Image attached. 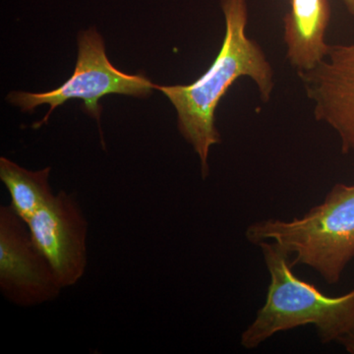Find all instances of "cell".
<instances>
[{
  "label": "cell",
  "mask_w": 354,
  "mask_h": 354,
  "mask_svg": "<svg viewBox=\"0 0 354 354\" xmlns=\"http://www.w3.org/2000/svg\"><path fill=\"white\" fill-rule=\"evenodd\" d=\"M225 34L220 53L199 79L189 85L158 86L174 104L177 127L199 157L203 178L209 176L212 147L221 143L216 111L221 100L239 78L247 77L268 102L274 88V72L260 44L247 36L246 0H221Z\"/></svg>",
  "instance_id": "1"
},
{
  "label": "cell",
  "mask_w": 354,
  "mask_h": 354,
  "mask_svg": "<svg viewBox=\"0 0 354 354\" xmlns=\"http://www.w3.org/2000/svg\"><path fill=\"white\" fill-rule=\"evenodd\" d=\"M270 274L264 305L242 332L245 349L259 348L278 333L312 325L322 344L354 354V288L341 297L324 295L292 272L290 254L272 241L258 244Z\"/></svg>",
  "instance_id": "2"
},
{
  "label": "cell",
  "mask_w": 354,
  "mask_h": 354,
  "mask_svg": "<svg viewBox=\"0 0 354 354\" xmlns=\"http://www.w3.org/2000/svg\"><path fill=\"white\" fill-rule=\"evenodd\" d=\"M247 241H272L311 268L329 285L341 281L354 259V184L337 183L321 204L290 221L268 218L247 227Z\"/></svg>",
  "instance_id": "3"
},
{
  "label": "cell",
  "mask_w": 354,
  "mask_h": 354,
  "mask_svg": "<svg viewBox=\"0 0 354 354\" xmlns=\"http://www.w3.org/2000/svg\"><path fill=\"white\" fill-rule=\"evenodd\" d=\"M156 84L145 74H127L111 64L106 57L104 39L91 28L78 36V57L73 74L60 87L44 93L12 92L7 100L13 106H19L23 113H32L43 104H48L50 111L35 127L48 122L55 109L69 100L84 102V111L97 122L101 120L100 100L109 94H120L134 97H148L152 95Z\"/></svg>",
  "instance_id": "4"
},
{
  "label": "cell",
  "mask_w": 354,
  "mask_h": 354,
  "mask_svg": "<svg viewBox=\"0 0 354 354\" xmlns=\"http://www.w3.org/2000/svg\"><path fill=\"white\" fill-rule=\"evenodd\" d=\"M64 290L27 223L12 207H0V290L10 304L34 307L53 301Z\"/></svg>",
  "instance_id": "5"
},
{
  "label": "cell",
  "mask_w": 354,
  "mask_h": 354,
  "mask_svg": "<svg viewBox=\"0 0 354 354\" xmlns=\"http://www.w3.org/2000/svg\"><path fill=\"white\" fill-rule=\"evenodd\" d=\"M27 225L62 288L77 285L88 265V221L75 195L55 194Z\"/></svg>",
  "instance_id": "6"
},
{
  "label": "cell",
  "mask_w": 354,
  "mask_h": 354,
  "mask_svg": "<svg viewBox=\"0 0 354 354\" xmlns=\"http://www.w3.org/2000/svg\"><path fill=\"white\" fill-rule=\"evenodd\" d=\"M298 76L316 120L337 133L342 152L354 155V41L330 46L318 66Z\"/></svg>",
  "instance_id": "7"
},
{
  "label": "cell",
  "mask_w": 354,
  "mask_h": 354,
  "mask_svg": "<svg viewBox=\"0 0 354 354\" xmlns=\"http://www.w3.org/2000/svg\"><path fill=\"white\" fill-rule=\"evenodd\" d=\"M329 0H290V8L283 18L286 58L293 68L309 71L327 57L326 43L329 27Z\"/></svg>",
  "instance_id": "8"
},
{
  "label": "cell",
  "mask_w": 354,
  "mask_h": 354,
  "mask_svg": "<svg viewBox=\"0 0 354 354\" xmlns=\"http://www.w3.org/2000/svg\"><path fill=\"white\" fill-rule=\"evenodd\" d=\"M50 174V167L29 171L0 158V179L10 195V206L25 223L55 196L48 181Z\"/></svg>",
  "instance_id": "9"
},
{
  "label": "cell",
  "mask_w": 354,
  "mask_h": 354,
  "mask_svg": "<svg viewBox=\"0 0 354 354\" xmlns=\"http://www.w3.org/2000/svg\"><path fill=\"white\" fill-rule=\"evenodd\" d=\"M342 1L348 9V12L354 15V0H342Z\"/></svg>",
  "instance_id": "10"
}]
</instances>
